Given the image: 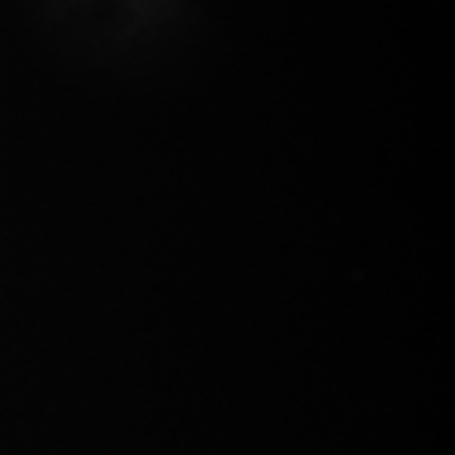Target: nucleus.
Returning a JSON list of instances; mask_svg holds the SVG:
<instances>
[]
</instances>
